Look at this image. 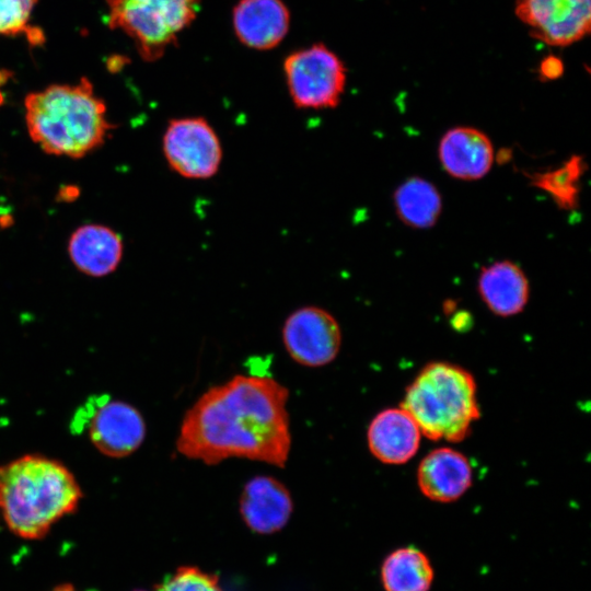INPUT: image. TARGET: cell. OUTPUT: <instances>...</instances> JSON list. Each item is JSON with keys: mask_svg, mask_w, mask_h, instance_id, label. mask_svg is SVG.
<instances>
[{"mask_svg": "<svg viewBox=\"0 0 591 591\" xmlns=\"http://www.w3.org/2000/svg\"><path fill=\"white\" fill-rule=\"evenodd\" d=\"M472 466L464 454L449 448L428 453L420 462L417 482L421 493L439 502H452L471 487Z\"/></svg>", "mask_w": 591, "mask_h": 591, "instance_id": "cell-15", "label": "cell"}, {"mask_svg": "<svg viewBox=\"0 0 591 591\" xmlns=\"http://www.w3.org/2000/svg\"><path fill=\"white\" fill-rule=\"evenodd\" d=\"M232 23L241 44L269 50L288 34L290 12L282 0H239L233 8Z\"/></svg>", "mask_w": 591, "mask_h": 591, "instance_id": "cell-11", "label": "cell"}, {"mask_svg": "<svg viewBox=\"0 0 591 591\" xmlns=\"http://www.w3.org/2000/svg\"><path fill=\"white\" fill-rule=\"evenodd\" d=\"M421 431L403 408L380 412L370 422L367 440L370 452L385 464H403L418 451Z\"/></svg>", "mask_w": 591, "mask_h": 591, "instance_id": "cell-14", "label": "cell"}, {"mask_svg": "<svg viewBox=\"0 0 591 591\" xmlns=\"http://www.w3.org/2000/svg\"><path fill=\"white\" fill-rule=\"evenodd\" d=\"M159 591H222L217 577L195 567H182L165 578Z\"/></svg>", "mask_w": 591, "mask_h": 591, "instance_id": "cell-22", "label": "cell"}, {"mask_svg": "<svg viewBox=\"0 0 591 591\" xmlns=\"http://www.w3.org/2000/svg\"><path fill=\"white\" fill-rule=\"evenodd\" d=\"M282 341L289 356L304 367L331 363L341 346V331L326 310L308 305L293 311L282 326Z\"/></svg>", "mask_w": 591, "mask_h": 591, "instance_id": "cell-9", "label": "cell"}, {"mask_svg": "<svg viewBox=\"0 0 591 591\" xmlns=\"http://www.w3.org/2000/svg\"><path fill=\"white\" fill-rule=\"evenodd\" d=\"M564 73V62L556 56L545 57L538 66V76L543 80H556Z\"/></svg>", "mask_w": 591, "mask_h": 591, "instance_id": "cell-23", "label": "cell"}, {"mask_svg": "<svg viewBox=\"0 0 591 591\" xmlns=\"http://www.w3.org/2000/svg\"><path fill=\"white\" fill-rule=\"evenodd\" d=\"M393 200L401 221L415 229L433 227L442 211L439 190L419 176L404 181L394 192Z\"/></svg>", "mask_w": 591, "mask_h": 591, "instance_id": "cell-19", "label": "cell"}, {"mask_svg": "<svg viewBox=\"0 0 591 591\" xmlns=\"http://www.w3.org/2000/svg\"><path fill=\"white\" fill-rule=\"evenodd\" d=\"M438 153L443 170L464 181L482 178L494 162L490 139L473 127L459 126L449 129L440 140Z\"/></svg>", "mask_w": 591, "mask_h": 591, "instance_id": "cell-13", "label": "cell"}, {"mask_svg": "<svg viewBox=\"0 0 591 591\" xmlns=\"http://www.w3.org/2000/svg\"><path fill=\"white\" fill-rule=\"evenodd\" d=\"M283 72L289 95L298 108H334L345 92L347 69L322 43L288 55Z\"/></svg>", "mask_w": 591, "mask_h": 591, "instance_id": "cell-6", "label": "cell"}, {"mask_svg": "<svg viewBox=\"0 0 591 591\" xmlns=\"http://www.w3.org/2000/svg\"><path fill=\"white\" fill-rule=\"evenodd\" d=\"M81 498L74 475L57 460L27 454L0 466V511L20 537H43Z\"/></svg>", "mask_w": 591, "mask_h": 591, "instance_id": "cell-2", "label": "cell"}, {"mask_svg": "<svg viewBox=\"0 0 591 591\" xmlns=\"http://www.w3.org/2000/svg\"><path fill=\"white\" fill-rule=\"evenodd\" d=\"M293 502L289 489L273 476L251 478L240 497V512L246 525L259 534H270L289 521Z\"/></svg>", "mask_w": 591, "mask_h": 591, "instance_id": "cell-12", "label": "cell"}, {"mask_svg": "<svg viewBox=\"0 0 591 591\" xmlns=\"http://www.w3.org/2000/svg\"><path fill=\"white\" fill-rule=\"evenodd\" d=\"M88 417L92 444L109 457L132 454L143 442L146 422L140 412L120 401L94 404Z\"/></svg>", "mask_w": 591, "mask_h": 591, "instance_id": "cell-10", "label": "cell"}, {"mask_svg": "<svg viewBox=\"0 0 591 591\" xmlns=\"http://www.w3.org/2000/svg\"><path fill=\"white\" fill-rule=\"evenodd\" d=\"M288 398L270 376L235 375L186 412L176 449L208 465L241 457L283 467L291 448Z\"/></svg>", "mask_w": 591, "mask_h": 591, "instance_id": "cell-1", "label": "cell"}, {"mask_svg": "<svg viewBox=\"0 0 591 591\" xmlns=\"http://www.w3.org/2000/svg\"><path fill=\"white\" fill-rule=\"evenodd\" d=\"M74 266L92 277L113 273L123 257V241L118 233L101 224L78 228L68 243Z\"/></svg>", "mask_w": 591, "mask_h": 591, "instance_id": "cell-16", "label": "cell"}, {"mask_svg": "<svg viewBox=\"0 0 591 591\" xmlns=\"http://www.w3.org/2000/svg\"><path fill=\"white\" fill-rule=\"evenodd\" d=\"M38 0H0V36L24 34L32 45L44 43V34L30 24Z\"/></svg>", "mask_w": 591, "mask_h": 591, "instance_id": "cell-21", "label": "cell"}, {"mask_svg": "<svg viewBox=\"0 0 591 591\" xmlns=\"http://www.w3.org/2000/svg\"><path fill=\"white\" fill-rule=\"evenodd\" d=\"M162 149L173 172L188 179L215 176L222 161V146L212 126L204 117L171 119Z\"/></svg>", "mask_w": 591, "mask_h": 591, "instance_id": "cell-7", "label": "cell"}, {"mask_svg": "<svg viewBox=\"0 0 591 591\" xmlns=\"http://www.w3.org/2000/svg\"><path fill=\"white\" fill-rule=\"evenodd\" d=\"M478 292L494 314L512 316L525 308L530 286L525 274L517 264L501 260L482 269L478 276Z\"/></svg>", "mask_w": 591, "mask_h": 591, "instance_id": "cell-17", "label": "cell"}, {"mask_svg": "<svg viewBox=\"0 0 591 591\" xmlns=\"http://www.w3.org/2000/svg\"><path fill=\"white\" fill-rule=\"evenodd\" d=\"M108 24L135 44L144 61H157L197 18L202 0H105Z\"/></svg>", "mask_w": 591, "mask_h": 591, "instance_id": "cell-5", "label": "cell"}, {"mask_svg": "<svg viewBox=\"0 0 591 591\" xmlns=\"http://www.w3.org/2000/svg\"><path fill=\"white\" fill-rule=\"evenodd\" d=\"M13 73L7 69L0 68V104L3 102V94L1 88L8 83Z\"/></svg>", "mask_w": 591, "mask_h": 591, "instance_id": "cell-24", "label": "cell"}, {"mask_svg": "<svg viewBox=\"0 0 591 591\" xmlns=\"http://www.w3.org/2000/svg\"><path fill=\"white\" fill-rule=\"evenodd\" d=\"M433 576L428 556L413 546L393 551L381 566V581L385 591H429Z\"/></svg>", "mask_w": 591, "mask_h": 591, "instance_id": "cell-18", "label": "cell"}, {"mask_svg": "<svg viewBox=\"0 0 591 591\" xmlns=\"http://www.w3.org/2000/svg\"><path fill=\"white\" fill-rule=\"evenodd\" d=\"M514 13L533 38L549 46H569L591 31V0H515Z\"/></svg>", "mask_w": 591, "mask_h": 591, "instance_id": "cell-8", "label": "cell"}, {"mask_svg": "<svg viewBox=\"0 0 591 591\" xmlns=\"http://www.w3.org/2000/svg\"><path fill=\"white\" fill-rule=\"evenodd\" d=\"M51 591H77V590L70 584H62V586L56 587Z\"/></svg>", "mask_w": 591, "mask_h": 591, "instance_id": "cell-25", "label": "cell"}, {"mask_svg": "<svg viewBox=\"0 0 591 591\" xmlns=\"http://www.w3.org/2000/svg\"><path fill=\"white\" fill-rule=\"evenodd\" d=\"M31 139L46 153L78 159L99 148L114 127L88 78L53 84L24 100Z\"/></svg>", "mask_w": 591, "mask_h": 591, "instance_id": "cell-3", "label": "cell"}, {"mask_svg": "<svg viewBox=\"0 0 591 591\" xmlns=\"http://www.w3.org/2000/svg\"><path fill=\"white\" fill-rule=\"evenodd\" d=\"M401 406L421 433L434 441H462L479 417L473 375L449 362L424 367L407 387Z\"/></svg>", "mask_w": 591, "mask_h": 591, "instance_id": "cell-4", "label": "cell"}, {"mask_svg": "<svg viewBox=\"0 0 591 591\" xmlns=\"http://www.w3.org/2000/svg\"><path fill=\"white\" fill-rule=\"evenodd\" d=\"M586 170L584 159L572 155L555 170L529 174L528 177L532 186L547 193L560 209L575 210Z\"/></svg>", "mask_w": 591, "mask_h": 591, "instance_id": "cell-20", "label": "cell"}]
</instances>
